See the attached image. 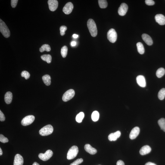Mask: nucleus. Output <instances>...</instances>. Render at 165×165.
I'll return each instance as SVG.
<instances>
[{
	"instance_id": "nucleus-1",
	"label": "nucleus",
	"mask_w": 165,
	"mask_h": 165,
	"mask_svg": "<svg viewBox=\"0 0 165 165\" xmlns=\"http://www.w3.org/2000/svg\"><path fill=\"white\" fill-rule=\"evenodd\" d=\"M87 26L91 36L93 37L96 36L97 34V29L96 25L94 20L92 19L88 20Z\"/></svg>"
},
{
	"instance_id": "nucleus-2",
	"label": "nucleus",
	"mask_w": 165,
	"mask_h": 165,
	"mask_svg": "<svg viewBox=\"0 0 165 165\" xmlns=\"http://www.w3.org/2000/svg\"><path fill=\"white\" fill-rule=\"evenodd\" d=\"M0 31L4 37L8 38L10 36V32L5 23L0 19Z\"/></svg>"
},
{
	"instance_id": "nucleus-3",
	"label": "nucleus",
	"mask_w": 165,
	"mask_h": 165,
	"mask_svg": "<svg viewBox=\"0 0 165 165\" xmlns=\"http://www.w3.org/2000/svg\"><path fill=\"white\" fill-rule=\"evenodd\" d=\"M53 131V128L51 125H48L44 126L40 130L39 134L43 136H47L51 134Z\"/></svg>"
},
{
	"instance_id": "nucleus-4",
	"label": "nucleus",
	"mask_w": 165,
	"mask_h": 165,
	"mask_svg": "<svg viewBox=\"0 0 165 165\" xmlns=\"http://www.w3.org/2000/svg\"><path fill=\"white\" fill-rule=\"evenodd\" d=\"M78 148L76 146H72L69 150L67 154V159L71 160L74 158L77 155L78 153Z\"/></svg>"
},
{
	"instance_id": "nucleus-5",
	"label": "nucleus",
	"mask_w": 165,
	"mask_h": 165,
	"mask_svg": "<svg viewBox=\"0 0 165 165\" xmlns=\"http://www.w3.org/2000/svg\"><path fill=\"white\" fill-rule=\"evenodd\" d=\"M107 37L109 40L112 43H114L117 40V34L115 29H110L107 32Z\"/></svg>"
},
{
	"instance_id": "nucleus-6",
	"label": "nucleus",
	"mask_w": 165,
	"mask_h": 165,
	"mask_svg": "<svg viewBox=\"0 0 165 165\" xmlns=\"http://www.w3.org/2000/svg\"><path fill=\"white\" fill-rule=\"evenodd\" d=\"M75 95V91L73 89L69 90L63 95L62 99L63 101L66 102L73 98Z\"/></svg>"
},
{
	"instance_id": "nucleus-7",
	"label": "nucleus",
	"mask_w": 165,
	"mask_h": 165,
	"mask_svg": "<svg viewBox=\"0 0 165 165\" xmlns=\"http://www.w3.org/2000/svg\"><path fill=\"white\" fill-rule=\"evenodd\" d=\"M53 155V152L51 150H49L46 152L45 154L40 153L39 155V157L41 160L46 161L49 160Z\"/></svg>"
},
{
	"instance_id": "nucleus-8",
	"label": "nucleus",
	"mask_w": 165,
	"mask_h": 165,
	"mask_svg": "<svg viewBox=\"0 0 165 165\" xmlns=\"http://www.w3.org/2000/svg\"><path fill=\"white\" fill-rule=\"evenodd\" d=\"M35 119L34 116L32 115L26 116L22 120V125L24 126H29L33 123Z\"/></svg>"
},
{
	"instance_id": "nucleus-9",
	"label": "nucleus",
	"mask_w": 165,
	"mask_h": 165,
	"mask_svg": "<svg viewBox=\"0 0 165 165\" xmlns=\"http://www.w3.org/2000/svg\"><path fill=\"white\" fill-rule=\"evenodd\" d=\"M49 8L51 11H55L58 7V2L56 0H49L48 1Z\"/></svg>"
},
{
	"instance_id": "nucleus-10",
	"label": "nucleus",
	"mask_w": 165,
	"mask_h": 165,
	"mask_svg": "<svg viewBox=\"0 0 165 165\" xmlns=\"http://www.w3.org/2000/svg\"><path fill=\"white\" fill-rule=\"evenodd\" d=\"M128 7L127 4L123 3H122L119 7L118 10V13L119 15L123 16L125 15L127 12Z\"/></svg>"
},
{
	"instance_id": "nucleus-11",
	"label": "nucleus",
	"mask_w": 165,
	"mask_h": 165,
	"mask_svg": "<svg viewBox=\"0 0 165 165\" xmlns=\"http://www.w3.org/2000/svg\"><path fill=\"white\" fill-rule=\"evenodd\" d=\"M73 8V5L71 2L68 3L63 7V11L65 14H69L72 12Z\"/></svg>"
},
{
	"instance_id": "nucleus-12",
	"label": "nucleus",
	"mask_w": 165,
	"mask_h": 165,
	"mask_svg": "<svg viewBox=\"0 0 165 165\" xmlns=\"http://www.w3.org/2000/svg\"><path fill=\"white\" fill-rule=\"evenodd\" d=\"M140 132V129L138 127H136L132 129L129 135V138L131 139H135L138 136Z\"/></svg>"
},
{
	"instance_id": "nucleus-13",
	"label": "nucleus",
	"mask_w": 165,
	"mask_h": 165,
	"mask_svg": "<svg viewBox=\"0 0 165 165\" xmlns=\"http://www.w3.org/2000/svg\"><path fill=\"white\" fill-rule=\"evenodd\" d=\"M136 81L138 85L141 87H145L146 85V79L143 76L139 75L137 76Z\"/></svg>"
},
{
	"instance_id": "nucleus-14",
	"label": "nucleus",
	"mask_w": 165,
	"mask_h": 165,
	"mask_svg": "<svg viewBox=\"0 0 165 165\" xmlns=\"http://www.w3.org/2000/svg\"><path fill=\"white\" fill-rule=\"evenodd\" d=\"M156 22L160 25L165 24V17L162 14L156 15L155 17Z\"/></svg>"
},
{
	"instance_id": "nucleus-15",
	"label": "nucleus",
	"mask_w": 165,
	"mask_h": 165,
	"mask_svg": "<svg viewBox=\"0 0 165 165\" xmlns=\"http://www.w3.org/2000/svg\"><path fill=\"white\" fill-rule=\"evenodd\" d=\"M23 157L19 154H16L14 157V165H23Z\"/></svg>"
},
{
	"instance_id": "nucleus-16",
	"label": "nucleus",
	"mask_w": 165,
	"mask_h": 165,
	"mask_svg": "<svg viewBox=\"0 0 165 165\" xmlns=\"http://www.w3.org/2000/svg\"><path fill=\"white\" fill-rule=\"evenodd\" d=\"M121 135V132L120 131H117L114 133H111L109 135L108 139L110 141H115L118 138L120 137Z\"/></svg>"
},
{
	"instance_id": "nucleus-17",
	"label": "nucleus",
	"mask_w": 165,
	"mask_h": 165,
	"mask_svg": "<svg viewBox=\"0 0 165 165\" xmlns=\"http://www.w3.org/2000/svg\"><path fill=\"white\" fill-rule=\"evenodd\" d=\"M142 39L147 45L151 46L152 45L153 41L151 38L146 34H143L142 35Z\"/></svg>"
},
{
	"instance_id": "nucleus-18",
	"label": "nucleus",
	"mask_w": 165,
	"mask_h": 165,
	"mask_svg": "<svg viewBox=\"0 0 165 165\" xmlns=\"http://www.w3.org/2000/svg\"><path fill=\"white\" fill-rule=\"evenodd\" d=\"M151 149L149 146L146 145L141 148L140 150L139 153L141 155H144L149 154L151 152Z\"/></svg>"
},
{
	"instance_id": "nucleus-19",
	"label": "nucleus",
	"mask_w": 165,
	"mask_h": 165,
	"mask_svg": "<svg viewBox=\"0 0 165 165\" xmlns=\"http://www.w3.org/2000/svg\"><path fill=\"white\" fill-rule=\"evenodd\" d=\"M85 149L87 152L91 154H95L97 152V150L89 144H86L85 146Z\"/></svg>"
},
{
	"instance_id": "nucleus-20",
	"label": "nucleus",
	"mask_w": 165,
	"mask_h": 165,
	"mask_svg": "<svg viewBox=\"0 0 165 165\" xmlns=\"http://www.w3.org/2000/svg\"><path fill=\"white\" fill-rule=\"evenodd\" d=\"M13 98L12 94L11 92H7L4 96V100L6 104H9L11 102Z\"/></svg>"
},
{
	"instance_id": "nucleus-21",
	"label": "nucleus",
	"mask_w": 165,
	"mask_h": 165,
	"mask_svg": "<svg viewBox=\"0 0 165 165\" xmlns=\"http://www.w3.org/2000/svg\"><path fill=\"white\" fill-rule=\"evenodd\" d=\"M44 83L47 86H49L51 84V77L49 75H45L42 77Z\"/></svg>"
},
{
	"instance_id": "nucleus-22",
	"label": "nucleus",
	"mask_w": 165,
	"mask_h": 165,
	"mask_svg": "<svg viewBox=\"0 0 165 165\" xmlns=\"http://www.w3.org/2000/svg\"><path fill=\"white\" fill-rule=\"evenodd\" d=\"M138 51L140 54H142L145 52L144 47L143 44L141 42H138L136 44Z\"/></svg>"
},
{
	"instance_id": "nucleus-23",
	"label": "nucleus",
	"mask_w": 165,
	"mask_h": 165,
	"mask_svg": "<svg viewBox=\"0 0 165 165\" xmlns=\"http://www.w3.org/2000/svg\"><path fill=\"white\" fill-rule=\"evenodd\" d=\"M41 59L44 61H46L48 63H50L52 60V57L50 54H45L41 57Z\"/></svg>"
},
{
	"instance_id": "nucleus-24",
	"label": "nucleus",
	"mask_w": 165,
	"mask_h": 165,
	"mask_svg": "<svg viewBox=\"0 0 165 165\" xmlns=\"http://www.w3.org/2000/svg\"><path fill=\"white\" fill-rule=\"evenodd\" d=\"M165 73V70L163 68H160L157 70L156 72V75L157 77L160 78L164 75Z\"/></svg>"
},
{
	"instance_id": "nucleus-25",
	"label": "nucleus",
	"mask_w": 165,
	"mask_h": 165,
	"mask_svg": "<svg viewBox=\"0 0 165 165\" xmlns=\"http://www.w3.org/2000/svg\"><path fill=\"white\" fill-rule=\"evenodd\" d=\"M51 50V48L50 46L47 44L43 45L39 48V51L41 52H43L45 51L49 52Z\"/></svg>"
},
{
	"instance_id": "nucleus-26",
	"label": "nucleus",
	"mask_w": 165,
	"mask_h": 165,
	"mask_svg": "<svg viewBox=\"0 0 165 165\" xmlns=\"http://www.w3.org/2000/svg\"><path fill=\"white\" fill-rule=\"evenodd\" d=\"M158 123L160 129L165 132V119L163 118L160 119L158 120Z\"/></svg>"
},
{
	"instance_id": "nucleus-27",
	"label": "nucleus",
	"mask_w": 165,
	"mask_h": 165,
	"mask_svg": "<svg viewBox=\"0 0 165 165\" xmlns=\"http://www.w3.org/2000/svg\"><path fill=\"white\" fill-rule=\"evenodd\" d=\"M84 117V113L82 112H81L76 116V121L79 123H81Z\"/></svg>"
},
{
	"instance_id": "nucleus-28",
	"label": "nucleus",
	"mask_w": 165,
	"mask_h": 165,
	"mask_svg": "<svg viewBox=\"0 0 165 165\" xmlns=\"http://www.w3.org/2000/svg\"><path fill=\"white\" fill-rule=\"evenodd\" d=\"M99 114L98 111H94L93 112L92 115V118L93 121H97L99 118Z\"/></svg>"
},
{
	"instance_id": "nucleus-29",
	"label": "nucleus",
	"mask_w": 165,
	"mask_h": 165,
	"mask_svg": "<svg viewBox=\"0 0 165 165\" xmlns=\"http://www.w3.org/2000/svg\"><path fill=\"white\" fill-rule=\"evenodd\" d=\"M158 98L160 100L164 99L165 97V88H162L159 92L158 95Z\"/></svg>"
},
{
	"instance_id": "nucleus-30",
	"label": "nucleus",
	"mask_w": 165,
	"mask_h": 165,
	"mask_svg": "<svg viewBox=\"0 0 165 165\" xmlns=\"http://www.w3.org/2000/svg\"><path fill=\"white\" fill-rule=\"evenodd\" d=\"M98 3L100 7L101 8H107L108 5L107 1L106 0H99Z\"/></svg>"
},
{
	"instance_id": "nucleus-31",
	"label": "nucleus",
	"mask_w": 165,
	"mask_h": 165,
	"mask_svg": "<svg viewBox=\"0 0 165 165\" xmlns=\"http://www.w3.org/2000/svg\"><path fill=\"white\" fill-rule=\"evenodd\" d=\"M68 48L67 46H65L62 48L61 50V54L63 58L66 57L67 55Z\"/></svg>"
},
{
	"instance_id": "nucleus-32",
	"label": "nucleus",
	"mask_w": 165,
	"mask_h": 165,
	"mask_svg": "<svg viewBox=\"0 0 165 165\" xmlns=\"http://www.w3.org/2000/svg\"><path fill=\"white\" fill-rule=\"evenodd\" d=\"M21 75L22 77H24L26 79H29L30 76V73L26 71H24L22 72Z\"/></svg>"
},
{
	"instance_id": "nucleus-33",
	"label": "nucleus",
	"mask_w": 165,
	"mask_h": 165,
	"mask_svg": "<svg viewBox=\"0 0 165 165\" xmlns=\"http://www.w3.org/2000/svg\"><path fill=\"white\" fill-rule=\"evenodd\" d=\"M67 29V28L65 26H62L60 27V34L61 36H64L65 34V32Z\"/></svg>"
},
{
	"instance_id": "nucleus-34",
	"label": "nucleus",
	"mask_w": 165,
	"mask_h": 165,
	"mask_svg": "<svg viewBox=\"0 0 165 165\" xmlns=\"http://www.w3.org/2000/svg\"><path fill=\"white\" fill-rule=\"evenodd\" d=\"M8 139L2 134L0 135V141L3 143L8 142Z\"/></svg>"
},
{
	"instance_id": "nucleus-35",
	"label": "nucleus",
	"mask_w": 165,
	"mask_h": 165,
	"mask_svg": "<svg viewBox=\"0 0 165 165\" xmlns=\"http://www.w3.org/2000/svg\"><path fill=\"white\" fill-rule=\"evenodd\" d=\"M83 161V160L82 159H78L73 163H71L70 165H78L81 163Z\"/></svg>"
},
{
	"instance_id": "nucleus-36",
	"label": "nucleus",
	"mask_w": 165,
	"mask_h": 165,
	"mask_svg": "<svg viewBox=\"0 0 165 165\" xmlns=\"http://www.w3.org/2000/svg\"><path fill=\"white\" fill-rule=\"evenodd\" d=\"M145 2L146 4L148 6H152L155 4L154 1L152 0H146Z\"/></svg>"
},
{
	"instance_id": "nucleus-37",
	"label": "nucleus",
	"mask_w": 165,
	"mask_h": 165,
	"mask_svg": "<svg viewBox=\"0 0 165 165\" xmlns=\"http://www.w3.org/2000/svg\"><path fill=\"white\" fill-rule=\"evenodd\" d=\"M18 1V0H11V5L13 8H14L16 7Z\"/></svg>"
},
{
	"instance_id": "nucleus-38",
	"label": "nucleus",
	"mask_w": 165,
	"mask_h": 165,
	"mask_svg": "<svg viewBox=\"0 0 165 165\" xmlns=\"http://www.w3.org/2000/svg\"><path fill=\"white\" fill-rule=\"evenodd\" d=\"M5 120V116L1 110H0V121H4Z\"/></svg>"
},
{
	"instance_id": "nucleus-39",
	"label": "nucleus",
	"mask_w": 165,
	"mask_h": 165,
	"mask_svg": "<svg viewBox=\"0 0 165 165\" xmlns=\"http://www.w3.org/2000/svg\"><path fill=\"white\" fill-rule=\"evenodd\" d=\"M117 165H125V164L124 163L123 161L120 160L117 161Z\"/></svg>"
},
{
	"instance_id": "nucleus-40",
	"label": "nucleus",
	"mask_w": 165,
	"mask_h": 165,
	"mask_svg": "<svg viewBox=\"0 0 165 165\" xmlns=\"http://www.w3.org/2000/svg\"><path fill=\"white\" fill-rule=\"evenodd\" d=\"M145 165H157L154 163L151 162H148L146 163Z\"/></svg>"
},
{
	"instance_id": "nucleus-41",
	"label": "nucleus",
	"mask_w": 165,
	"mask_h": 165,
	"mask_svg": "<svg viewBox=\"0 0 165 165\" xmlns=\"http://www.w3.org/2000/svg\"><path fill=\"white\" fill-rule=\"evenodd\" d=\"M71 46L72 47L75 46L76 45V42L75 41H73V42H71Z\"/></svg>"
},
{
	"instance_id": "nucleus-42",
	"label": "nucleus",
	"mask_w": 165,
	"mask_h": 165,
	"mask_svg": "<svg viewBox=\"0 0 165 165\" xmlns=\"http://www.w3.org/2000/svg\"><path fill=\"white\" fill-rule=\"evenodd\" d=\"M73 38H78V36L77 35L74 34L73 35Z\"/></svg>"
},
{
	"instance_id": "nucleus-43",
	"label": "nucleus",
	"mask_w": 165,
	"mask_h": 165,
	"mask_svg": "<svg viewBox=\"0 0 165 165\" xmlns=\"http://www.w3.org/2000/svg\"><path fill=\"white\" fill-rule=\"evenodd\" d=\"M3 154V152L1 148H0V155L1 156Z\"/></svg>"
},
{
	"instance_id": "nucleus-44",
	"label": "nucleus",
	"mask_w": 165,
	"mask_h": 165,
	"mask_svg": "<svg viewBox=\"0 0 165 165\" xmlns=\"http://www.w3.org/2000/svg\"><path fill=\"white\" fill-rule=\"evenodd\" d=\"M32 165H39V163H38L37 162H35Z\"/></svg>"
},
{
	"instance_id": "nucleus-45",
	"label": "nucleus",
	"mask_w": 165,
	"mask_h": 165,
	"mask_svg": "<svg viewBox=\"0 0 165 165\" xmlns=\"http://www.w3.org/2000/svg\"></svg>"
}]
</instances>
